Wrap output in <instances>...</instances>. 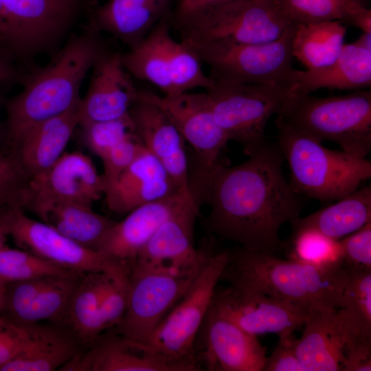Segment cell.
I'll return each mask as SVG.
<instances>
[{"instance_id":"f1b7e54d","label":"cell","mask_w":371,"mask_h":371,"mask_svg":"<svg viewBox=\"0 0 371 371\" xmlns=\"http://www.w3.org/2000/svg\"><path fill=\"white\" fill-rule=\"evenodd\" d=\"M111 273H82L71 297L63 322L80 342L95 341L103 331L100 304Z\"/></svg>"},{"instance_id":"60d3db41","label":"cell","mask_w":371,"mask_h":371,"mask_svg":"<svg viewBox=\"0 0 371 371\" xmlns=\"http://www.w3.org/2000/svg\"><path fill=\"white\" fill-rule=\"evenodd\" d=\"M339 241L345 267L371 269V221Z\"/></svg>"},{"instance_id":"74e56055","label":"cell","mask_w":371,"mask_h":371,"mask_svg":"<svg viewBox=\"0 0 371 371\" xmlns=\"http://www.w3.org/2000/svg\"><path fill=\"white\" fill-rule=\"evenodd\" d=\"M80 126L84 144L100 159L115 146L136 133L130 113L118 119L91 122Z\"/></svg>"},{"instance_id":"ac0fdd59","label":"cell","mask_w":371,"mask_h":371,"mask_svg":"<svg viewBox=\"0 0 371 371\" xmlns=\"http://www.w3.org/2000/svg\"><path fill=\"white\" fill-rule=\"evenodd\" d=\"M195 362L169 358L144 344L121 336L98 341L92 348L78 352L58 370L63 371H198Z\"/></svg>"},{"instance_id":"836d02e7","label":"cell","mask_w":371,"mask_h":371,"mask_svg":"<svg viewBox=\"0 0 371 371\" xmlns=\"http://www.w3.org/2000/svg\"><path fill=\"white\" fill-rule=\"evenodd\" d=\"M81 274L49 276L34 296L19 326H28L44 320L63 322Z\"/></svg>"},{"instance_id":"d4e9b609","label":"cell","mask_w":371,"mask_h":371,"mask_svg":"<svg viewBox=\"0 0 371 371\" xmlns=\"http://www.w3.org/2000/svg\"><path fill=\"white\" fill-rule=\"evenodd\" d=\"M371 86V33L363 32L354 43L344 44L330 65L306 71L294 70L291 91L311 94L322 88L350 90Z\"/></svg>"},{"instance_id":"cb8c5ba5","label":"cell","mask_w":371,"mask_h":371,"mask_svg":"<svg viewBox=\"0 0 371 371\" xmlns=\"http://www.w3.org/2000/svg\"><path fill=\"white\" fill-rule=\"evenodd\" d=\"M159 160L146 149L104 191L108 208L117 214H128L144 204L180 192Z\"/></svg>"},{"instance_id":"44dd1931","label":"cell","mask_w":371,"mask_h":371,"mask_svg":"<svg viewBox=\"0 0 371 371\" xmlns=\"http://www.w3.org/2000/svg\"><path fill=\"white\" fill-rule=\"evenodd\" d=\"M192 196L190 190L140 205L109 230L98 251L109 259L129 265L161 225Z\"/></svg>"},{"instance_id":"7bdbcfd3","label":"cell","mask_w":371,"mask_h":371,"mask_svg":"<svg viewBox=\"0 0 371 371\" xmlns=\"http://www.w3.org/2000/svg\"><path fill=\"white\" fill-rule=\"evenodd\" d=\"M26 181L16 161L0 153V201L20 206L21 192Z\"/></svg>"},{"instance_id":"8fae6325","label":"cell","mask_w":371,"mask_h":371,"mask_svg":"<svg viewBox=\"0 0 371 371\" xmlns=\"http://www.w3.org/2000/svg\"><path fill=\"white\" fill-rule=\"evenodd\" d=\"M228 260L229 250L208 257L190 288L144 344L169 358L199 364L195 341Z\"/></svg>"},{"instance_id":"e575fe53","label":"cell","mask_w":371,"mask_h":371,"mask_svg":"<svg viewBox=\"0 0 371 371\" xmlns=\"http://www.w3.org/2000/svg\"><path fill=\"white\" fill-rule=\"evenodd\" d=\"M289 257L322 268L344 265L339 240L333 239L314 229L293 232L290 239Z\"/></svg>"},{"instance_id":"e0dca14e","label":"cell","mask_w":371,"mask_h":371,"mask_svg":"<svg viewBox=\"0 0 371 371\" xmlns=\"http://www.w3.org/2000/svg\"><path fill=\"white\" fill-rule=\"evenodd\" d=\"M203 344L195 356L210 371H262L266 347L210 306L201 328Z\"/></svg>"},{"instance_id":"5b68a950","label":"cell","mask_w":371,"mask_h":371,"mask_svg":"<svg viewBox=\"0 0 371 371\" xmlns=\"http://www.w3.org/2000/svg\"><path fill=\"white\" fill-rule=\"evenodd\" d=\"M278 116L287 125L320 142L366 157L371 150V91L317 98L289 91Z\"/></svg>"},{"instance_id":"4316f807","label":"cell","mask_w":371,"mask_h":371,"mask_svg":"<svg viewBox=\"0 0 371 371\" xmlns=\"http://www.w3.org/2000/svg\"><path fill=\"white\" fill-rule=\"evenodd\" d=\"M25 326V346L16 357L0 366V371H54L78 352L80 341L69 330L38 323Z\"/></svg>"},{"instance_id":"4dcf8cb0","label":"cell","mask_w":371,"mask_h":371,"mask_svg":"<svg viewBox=\"0 0 371 371\" xmlns=\"http://www.w3.org/2000/svg\"><path fill=\"white\" fill-rule=\"evenodd\" d=\"M278 6L290 23L339 21L371 33L368 0H280Z\"/></svg>"},{"instance_id":"6da1fadb","label":"cell","mask_w":371,"mask_h":371,"mask_svg":"<svg viewBox=\"0 0 371 371\" xmlns=\"http://www.w3.org/2000/svg\"><path fill=\"white\" fill-rule=\"evenodd\" d=\"M245 161H223L192 179L190 189L197 203L210 205L205 225L218 238L245 249L276 255L284 247L279 231L300 216L302 208L282 170L283 156L267 142Z\"/></svg>"},{"instance_id":"ab89813d","label":"cell","mask_w":371,"mask_h":371,"mask_svg":"<svg viewBox=\"0 0 371 371\" xmlns=\"http://www.w3.org/2000/svg\"><path fill=\"white\" fill-rule=\"evenodd\" d=\"M146 149L137 133H134L115 146L102 157L104 190L115 183L120 175Z\"/></svg>"},{"instance_id":"8d00e7d4","label":"cell","mask_w":371,"mask_h":371,"mask_svg":"<svg viewBox=\"0 0 371 371\" xmlns=\"http://www.w3.org/2000/svg\"><path fill=\"white\" fill-rule=\"evenodd\" d=\"M79 273L21 249L0 247V279L8 282Z\"/></svg>"},{"instance_id":"3957f363","label":"cell","mask_w":371,"mask_h":371,"mask_svg":"<svg viewBox=\"0 0 371 371\" xmlns=\"http://www.w3.org/2000/svg\"><path fill=\"white\" fill-rule=\"evenodd\" d=\"M104 53L95 36L76 38L19 94L5 101L3 152L30 128L76 106L85 75Z\"/></svg>"},{"instance_id":"f907efd6","label":"cell","mask_w":371,"mask_h":371,"mask_svg":"<svg viewBox=\"0 0 371 371\" xmlns=\"http://www.w3.org/2000/svg\"><path fill=\"white\" fill-rule=\"evenodd\" d=\"M262 3L278 5L280 0H255Z\"/></svg>"},{"instance_id":"b9f144b4","label":"cell","mask_w":371,"mask_h":371,"mask_svg":"<svg viewBox=\"0 0 371 371\" xmlns=\"http://www.w3.org/2000/svg\"><path fill=\"white\" fill-rule=\"evenodd\" d=\"M236 0H173L168 21L172 28L182 27L219 6Z\"/></svg>"},{"instance_id":"52a82bcc","label":"cell","mask_w":371,"mask_h":371,"mask_svg":"<svg viewBox=\"0 0 371 371\" xmlns=\"http://www.w3.org/2000/svg\"><path fill=\"white\" fill-rule=\"evenodd\" d=\"M171 29L168 18H165L141 41L121 54L124 69L134 77L155 85L167 96L214 87L198 56L185 43L173 39Z\"/></svg>"},{"instance_id":"1f68e13d","label":"cell","mask_w":371,"mask_h":371,"mask_svg":"<svg viewBox=\"0 0 371 371\" xmlns=\"http://www.w3.org/2000/svg\"><path fill=\"white\" fill-rule=\"evenodd\" d=\"M346 32V25L339 21L296 24L293 56L307 69L328 67L339 56Z\"/></svg>"},{"instance_id":"7402d4cb","label":"cell","mask_w":371,"mask_h":371,"mask_svg":"<svg viewBox=\"0 0 371 371\" xmlns=\"http://www.w3.org/2000/svg\"><path fill=\"white\" fill-rule=\"evenodd\" d=\"M12 33L15 55L58 36L76 10L77 0H1Z\"/></svg>"},{"instance_id":"484cf974","label":"cell","mask_w":371,"mask_h":371,"mask_svg":"<svg viewBox=\"0 0 371 371\" xmlns=\"http://www.w3.org/2000/svg\"><path fill=\"white\" fill-rule=\"evenodd\" d=\"M173 0H109L93 12L92 30L106 32L129 47L168 18Z\"/></svg>"},{"instance_id":"816d5d0a","label":"cell","mask_w":371,"mask_h":371,"mask_svg":"<svg viewBox=\"0 0 371 371\" xmlns=\"http://www.w3.org/2000/svg\"><path fill=\"white\" fill-rule=\"evenodd\" d=\"M3 203H2L1 201H0V205H2ZM4 234L2 233V232L1 231L0 229V247H1L2 245H3V238H4Z\"/></svg>"},{"instance_id":"f35d334b","label":"cell","mask_w":371,"mask_h":371,"mask_svg":"<svg viewBox=\"0 0 371 371\" xmlns=\"http://www.w3.org/2000/svg\"><path fill=\"white\" fill-rule=\"evenodd\" d=\"M128 270L124 269L109 275L100 304L103 330L118 326L124 317L128 302Z\"/></svg>"},{"instance_id":"9c48e42d","label":"cell","mask_w":371,"mask_h":371,"mask_svg":"<svg viewBox=\"0 0 371 371\" xmlns=\"http://www.w3.org/2000/svg\"><path fill=\"white\" fill-rule=\"evenodd\" d=\"M295 351L305 371H370L371 339L363 336L340 308L309 311Z\"/></svg>"},{"instance_id":"d590c367","label":"cell","mask_w":371,"mask_h":371,"mask_svg":"<svg viewBox=\"0 0 371 371\" xmlns=\"http://www.w3.org/2000/svg\"><path fill=\"white\" fill-rule=\"evenodd\" d=\"M345 268L347 278L341 309L363 336L371 339V269Z\"/></svg>"},{"instance_id":"ee69618b","label":"cell","mask_w":371,"mask_h":371,"mask_svg":"<svg viewBox=\"0 0 371 371\" xmlns=\"http://www.w3.org/2000/svg\"><path fill=\"white\" fill-rule=\"evenodd\" d=\"M28 339L25 326L12 323L0 315V366L16 357Z\"/></svg>"},{"instance_id":"7c38bea8","label":"cell","mask_w":371,"mask_h":371,"mask_svg":"<svg viewBox=\"0 0 371 371\" xmlns=\"http://www.w3.org/2000/svg\"><path fill=\"white\" fill-rule=\"evenodd\" d=\"M0 229L19 249L79 273L114 272L128 268L76 243L43 221L30 218L16 205L0 206Z\"/></svg>"},{"instance_id":"681fc988","label":"cell","mask_w":371,"mask_h":371,"mask_svg":"<svg viewBox=\"0 0 371 371\" xmlns=\"http://www.w3.org/2000/svg\"><path fill=\"white\" fill-rule=\"evenodd\" d=\"M7 282L0 279V315L2 312Z\"/></svg>"},{"instance_id":"ffe728a7","label":"cell","mask_w":371,"mask_h":371,"mask_svg":"<svg viewBox=\"0 0 371 371\" xmlns=\"http://www.w3.org/2000/svg\"><path fill=\"white\" fill-rule=\"evenodd\" d=\"M121 61V54L104 52L95 63L86 95L80 98L79 124L115 120L129 113L139 91Z\"/></svg>"},{"instance_id":"9a60e30c","label":"cell","mask_w":371,"mask_h":371,"mask_svg":"<svg viewBox=\"0 0 371 371\" xmlns=\"http://www.w3.org/2000/svg\"><path fill=\"white\" fill-rule=\"evenodd\" d=\"M211 307L246 332L257 336L293 334L304 326L307 313L262 292L229 284L215 290Z\"/></svg>"},{"instance_id":"f546056e","label":"cell","mask_w":371,"mask_h":371,"mask_svg":"<svg viewBox=\"0 0 371 371\" xmlns=\"http://www.w3.org/2000/svg\"><path fill=\"white\" fill-rule=\"evenodd\" d=\"M36 216L66 237L95 251L116 222L94 212L90 205L74 203L50 205Z\"/></svg>"},{"instance_id":"2e32d148","label":"cell","mask_w":371,"mask_h":371,"mask_svg":"<svg viewBox=\"0 0 371 371\" xmlns=\"http://www.w3.org/2000/svg\"><path fill=\"white\" fill-rule=\"evenodd\" d=\"M139 98L158 106L192 146L199 162L198 172L209 171L221 161V153L229 140L216 124L203 93L160 96L139 91Z\"/></svg>"},{"instance_id":"8992f818","label":"cell","mask_w":371,"mask_h":371,"mask_svg":"<svg viewBox=\"0 0 371 371\" xmlns=\"http://www.w3.org/2000/svg\"><path fill=\"white\" fill-rule=\"evenodd\" d=\"M295 25L291 23L278 38L264 43L181 42L210 67L209 76L214 82L269 85L290 90L295 70L292 41Z\"/></svg>"},{"instance_id":"603a6c76","label":"cell","mask_w":371,"mask_h":371,"mask_svg":"<svg viewBox=\"0 0 371 371\" xmlns=\"http://www.w3.org/2000/svg\"><path fill=\"white\" fill-rule=\"evenodd\" d=\"M79 102L67 112L30 128L1 153L16 161L27 181L45 172L64 153L79 124Z\"/></svg>"},{"instance_id":"bcb514c9","label":"cell","mask_w":371,"mask_h":371,"mask_svg":"<svg viewBox=\"0 0 371 371\" xmlns=\"http://www.w3.org/2000/svg\"><path fill=\"white\" fill-rule=\"evenodd\" d=\"M0 50L9 58L15 55L14 38L1 0H0Z\"/></svg>"},{"instance_id":"277c9868","label":"cell","mask_w":371,"mask_h":371,"mask_svg":"<svg viewBox=\"0 0 371 371\" xmlns=\"http://www.w3.org/2000/svg\"><path fill=\"white\" fill-rule=\"evenodd\" d=\"M276 142L287 161L291 188L299 195L336 201L358 189L371 177V163L366 159L326 148L322 142L275 120Z\"/></svg>"},{"instance_id":"7a4b0ae2","label":"cell","mask_w":371,"mask_h":371,"mask_svg":"<svg viewBox=\"0 0 371 371\" xmlns=\"http://www.w3.org/2000/svg\"><path fill=\"white\" fill-rule=\"evenodd\" d=\"M346 278L344 265L322 268L239 247L229 250L220 280L262 292L308 313L319 308H341Z\"/></svg>"},{"instance_id":"4fadbf2b","label":"cell","mask_w":371,"mask_h":371,"mask_svg":"<svg viewBox=\"0 0 371 371\" xmlns=\"http://www.w3.org/2000/svg\"><path fill=\"white\" fill-rule=\"evenodd\" d=\"M290 23L278 5L236 0L214 8L177 31L183 41L264 43L278 38Z\"/></svg>"},{"instance_id":"5bb4252c","label":"cell","mask_w":371,"mask_h":371,"mask_svg":"<svg viewBox=\"0 0 371 371\" xmlns=\"http://www.w3.org/2000/svg\"><path fill=\"white\" fill-rule=\"evenodd\" d=\"M104 190L102 175L98 173L87 155L80 151L64 153L48 170L26 181L20 206L36 215L58 203L92 206Z\"/></svg>"},{"instance_id":"d6a6232c","label":"cell","mask_w":371,"mask_h":371,"mask_svg":"<svg viewBox=\"0 0 371 371\" xmlns=\"http://www.w3.org/2000/svg\"><path fill=\"white\" fill-rule=\"evenodd\" d=\"M129 113L139 138L160 162L185 148L184 139L156 104L139 98Z\"/></svg>"},{"instance_id":"c3c4849f","label":"cell","mask_w":371,"mask_h":371,"mask_svg":"<svg viewBox=\"0 0 371 371\" xmlns=\"http://www.w3.org/2000/svg\"><path fill=\"white\" fill-rule=\"evenodd\" d=\"M5 102L0 95V142H2L4 144L5 142V123L3 124L1 120V112L3 106H5Z\"/></svg>"},{"instance_id":"7dc6e473","label":"cell","mask_w":371,"mask_h":371,"mask_svg":"<svg viewBox=\"0 0 371 371\" xmlns=\"http://www.w3.org/2000/svg\"><path fill=\"white\" fill-rule=\"evenodd\" d=\"M10 58L0 50V85L13 82L16 76Z\"/></svg>"},{"instance_id":"f6af8a7d","label":"cell","mask_w":371,"mask_h":371,"mask_svg":"<svg viewBox=\"0 0 371 371\" xmlns=\"http://www.w3.org/2000/svg\"><path fill=\"white\" fill-rule=\"evenodd\" d=\"M273 352L267 357L264 371H305L295 351L293 334L279 335Z\"/></svg>"},{"instance_id":"83f0119b","label":"cell","mask_w":371,"mask_h":371,"mask_svg":"<svg viewBox=\"0 0 371 371\" xmlns=\"http://www.w3.org/2000/svg\"><path fill=\"white\" fill-rule=\"evenodd\" d=\"M306 216L291 221L292 231L314 229L338 240L371 221L370 184Z\"/></svg>"},{"instance_id":"30bf717a","label":"cell","mask_w":371,"mask_h":371,"mask_svg":"<svg viewBox=\"0 0 371 371\" xmlns=\"http://www.w3.org/2000/svg\"><path fill=\"white\" fill-rule=\"evenodd\" d=\"M205 262L186 270L132 262L127 307L117 326L119 335L144 344L190 288Z\"/></svg>"},{"instance_id":"ba28073f","label":"cell","mask_w":371,"mask_h":371,"mask_svg":"<svg viewBox=\"0 0 371 371\" xmlns=\"http://www.w3.org/2000/svg\"><path fill=\"white\" fill-rule=\"evenodd\" d=\"M214 83L203 92L209 109L228 140L251 156L267 142V124L280 113L290 90L269 85Z\"/></svg>"},{"instance_id":"d6986e66","label":"cell","mask_w":371,"mask_h":371,"mask_svg":"<svg viewBox=\"0 0 371 371\" xmlns=\"http://www.w3.org/2000/svg\"><path fill=\"white\" fill-rule=\"evenodd\" d=\"M199 207L192 195L161 225L133 262L179 270L203 264L214 251L209 246L197 249L194 245V227Z\"/></svg>"}]
</instances>
